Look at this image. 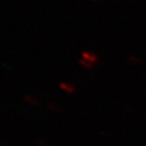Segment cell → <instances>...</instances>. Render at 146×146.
I'll list each match as a JSON object with an SVG mask.
<instances>
[{
    "label": "cell",
    "mask_w": 146,
    "mask_h": 146,
    "mask_svg": "<svg viewBox=\"0 0 146 146\" xmlns=\"http://www.w3.org/2000/svg\"><path fill=\"white\" fill-rule=\"evenodd\" d=\"M25 100L27 102V103L31 104V105H38V100H36V98H35V96H25Z\"/></svg>",
    "instance_id": "cell-1"
},
{
    "label": "cell",
    "mask_w": 146,
    "mask_h": 146,
    "mask_svg": "<svg viewBox=\"0 0 146 146\" xmlns=\"http://www.w3.org/2000/svg\"><path fill=\"white\" fill-rule=\"evenodd\" d=\"M61 87H62V88L65 89V90H67V91H72L71 87L69 86L68 84H66V83H62V84H61Z\"/></svg>",
    "instance_id": "cell-2"
}]
</instances>
